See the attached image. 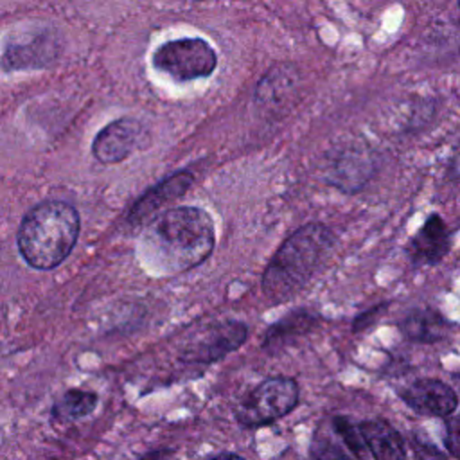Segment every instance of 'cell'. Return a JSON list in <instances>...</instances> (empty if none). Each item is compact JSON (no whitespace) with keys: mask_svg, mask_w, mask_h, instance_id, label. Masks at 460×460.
<instances>
[{"mask_svg":"<svg viewBox=\"0 0 460 460\" xmlns=\"http://www.w3.org/2000/svg\"><path fill=\"white\" fill-rule=\"evenodd\" d=\"M147 259L167 273L199 266L216 246L214 221L203 208L174 207L160 214L146 230Z\"/></svg>","mask_w":460,"mask_h":460,"instance_id":"1","label":"cell"},{"mask_svg":"<svg viewBox=\"0 0 460 460\" xmlns=\"http://www.w3.org/2000/svg\"><path fill=\"white\" fill-rule=\"evenodd\" d=\"M336 239L322 223L295 230L273 253L262 273V293L273 304L295 296L322 268Z\"/></svg>","mask_w":460,"mask_h":460,"instance_id":"2","label":"cell"},{"mask_svg":"<svg viewBox=\"0 0 460 460\" xmlns=\"http://www.w3.org/2000/svg\"><path fill=\"white\" fill-rule=\"evenodd\" d=\"M81 230L75 207L59 199L34 205L16 232L18 252L34 270H52L74 250Z\"/></svg>","mask_w":460,"mask_h":460,"instance_id":"3","label":"cell"},{"mask_svg":"<svg viewBox=\"0 0 460 460\" xmlns=\"http://www.w3.org/2000/svg\"><path fill=\"white\" fill-rule=\"evenodd\" d=\"M298 385L286 376H275L257 385L237 406L235 419L244 428L268 426L288 415L298 404Z\"/></svg>","mask_w":460,"mask_h":460,"instance_id":"4","label":"cell"},{"mask_svg":"<svg viewBox=\"0 0 460 460\" xmlns=\"http://www.w3.org/2000/svg\"><path fill=\"white\" fill-rule=\"evenodd\" d=\"M153 66L178 83L208 77L217 66V54L201 38H178L153 52Z\"/></svg>","mask_w":460,"mask_h":460,"instance_id":"5","label":"cell"},{"mask_svg":"<svg viewBox=\"0 0 460 460\" xmlns=\"http://www.w3.org/2000/svg\"><path fill=\"white\" fill-rule=\"evenodd\" d=\"M61 38L54 29H41L25 36L5 40L2 65L4 70L41 68L52 63L61 52Z\"/></svg>","mask_w":460,"mask_h":460,"instance_id":"6","label":"cell"},{"mask_svg":"<svg viewBox=\"0 0 460 460\" xmlns=\"http://www.w3.org/2000/svg\"><path fill=\"white\" fill-rule=\"evenodd\" d=\"M146 129L140 120L120 117L106 124L92 142V155L101 164H119L144 147Z\"/></svg>","mask_w":460,"mask_h":460,"instance_id":"7","label":"cell"},{"mask_svg":"<svg viewBox=\"0 0 460 460\" xmlns=\"http://www.w3.org/2000/svg\"><path fill=\"white\" fill-rule=\"evenodd\" d=\"M248 338V327L237 320H223L205 329L198 340L187 345L183 358L187 361L212 363L237 350Z\"/></svg>","mask_w":460,"mask_h":460,"instance_id":"8","label":"cell"},{"mask_svg":"<svg viewBox=\"0 0 460 460\" xmlns=\"http://www.w3.org/2000/svg\"><path fill=\"white\" fill-rule=\"evenodd\" d=\"M376 158L367 146H345L329 160L327 181L343 192H358L372 178Z\"/></svg>","mask_w":460,"mask_h":460,"instance_id":"9","label":"cell"},{"mask_svg":"<svg viewBox=\"0 0 460 460\" xmlns=\"http://www.w3.org/2000/svg\"><path fill=\"white\" fill-rule=\"evenodd\" d=\"M401 399L419 413L447 417L456 410L455 390L438 379H417L401 392Z\"/></svg>","mask_w":460,"mask_h":460,"instance_id":"10","label":"cell"},{"mask_svg":"<svg viewBox=\"0 0 460 460\" xmlns=\"http://www.w3.org/2000/svg\"><path fill=\"white\" fill-rule=\"evenodd\" d=\"M194 176L189 171H178L174 174L165 176L162 181L147 189L129 208L128 221L133 225H140L147 219H151L158 208H162L165 203L180 198L183 192L189 190L192 185Z\"/></svg>","mask_w":460,"mask_h":460,"instance_id":"11","label":"cell"},{"mask_svg":"<svg viewBox=\"0 0 460 460\" xmlns=\"http://www.w3.org/2000/svg\"><path fill=\"white\" fill-rule=\"evenodd\" d=\"M449 246L451 239L444 219L438 214H431L410 239L406 252L415 264H435L449 252Z\"/></svg>","mask_w":460,"mask_h":460,"instance_id":"12","label":"cell"},{"mask_svg":"<svg viewBox=\"0 0 460 460\" xmlns=\"http://www.w3.org/2000/svg\"><path fill=\"white\" fill-rule=\"evenodd\" d=\"M359 431L367 449L376 460H404L406 447L399 431L385 420L372 419L359 422Z\"/></svg>","mask_w":460,"mask_h":460,"instance_id":"13","label":"cell"},{"mask_svg":"<svg viewBox=\"0 0 460 460\" xmlns=\"http://www.w3.org/2000/svg\"><path fill=\"white\" fill-rule=\"evenodd\" d=\"M399 329L411 341L433 343L446 336L447 323L438 311L429 307H417L401 318Z\"/></svg>","mask_w":460,"mask_h":460,"instance_id":"14","label":"cell"},{"mask_svg":"<svg viewBox=\"0 0 460 460\" xmlns=\"http://www.w3.org/2000/svg\"><path fill=\"white\" fill-rule=\"evenodd\" d=\"M318 320H320V316L307 309L291 311L282 320H279L277 323L268 327V331L264 334V347L271 349V350L277 347H284L289 340L313 331L316 327Z\"/></svg>","mask_w":460,"mask_h":460,"instance_id":"15","label":"cell"},{"mask_svg":"<svg viewBox=\"0 0 460 460\" xmlns=\"http://www.w3.org/2000/svg\"><path fill=\"white\" fill-rule=\"evenodd\" d=\"M97 406V395L93 392L72 388L66 390L52 406V417L59 422H72L90 415Z\"/></svg>","mask_w":460,"mask_h":460,"instance_id":"16","label":"cell"},{"mask_svg":"<svg viewBox=\"0 0 460 460\" xmlns=\"http://www.w3.org/2000/svg\"><path fill=\"white\" fill-rule=\"evenodd\" d=\"M332 428H334V431L340 435V438L345 442V446H347L358 458H363V456H365L367 446H365V440H363V437H361L359 424H352L347 417H334V419H332Z\"/></svg>","mask_w":460,"mask_h":460,"instance_id":"17","label":"cell"},{"mask_svg":"<svg viewBox=\"0 0 460 460\" xmlns=\"http://www.w3.org/2000/svg\"><path fill=\"white\" fill-rule=\"evenodd\" d=\"M313 460H352L347 451L329 437H316L311 446Z\"/></svg>","mask_w":460,"mask_h":460,"instance_id":"18","label":"cell"},{"mask_svg":"<svg viewBox=\"0 0 460 460\" xmlns=\"http://www.w3.org/2000/svg\"><path fill=\"white\" fill-rule=\"evenodd\" d=\"M446 447L453 456L460 458V417L446 422Z\"/></svg>","mask_w":460,"mask_h":460,"instance_id":"19","label":"cell"},{"mask_svg":"<svg viewBox=\"0 0 460 460\" xmlns=\"http://www.w3.org/2000/svg\"><path fill=\"white\" fill-rule=\"evenodd\" d=\"M383 307H385V305H377V307H372L368 313L359 314V316L356 318V322H354V331H359V329H363V327L370 325V323H372V320H376V314H377Z\"/></svg>","mask_w":460,"mask_h":460,"instance_id":"20","label":"cell"},{"mask_svg":"<svg viewBox=\"0 0 460 460\" xmlns=\"http://www.w3.org/2000/svg\"><path fill=\"white\" fill-rule=\"evenodd\" d=\"M210 460H244V458L235 455V453H221V455H217V456H214Z\"/></svg>","mask_w":460,"mask_h":460,"instance_id":"21","label":"cell"}]
</instances>
